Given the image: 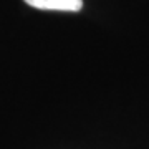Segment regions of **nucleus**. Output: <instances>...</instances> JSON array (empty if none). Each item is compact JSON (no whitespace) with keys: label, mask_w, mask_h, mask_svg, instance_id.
<instances>
[{"label":"nucleus","mask_w":149,"mask_h":149,"mask_svg":"<svg viewBox=\"0 0 149 149\" xmlns=\"http://www.w3.org/2000/svg\"><path fill=\"white\" fill-rule=\"evenodd\" d=\"M23 2L38 10L80 12L83 8V0H23Z\"/></svg>","instance_id":"1"}]
</instances>
